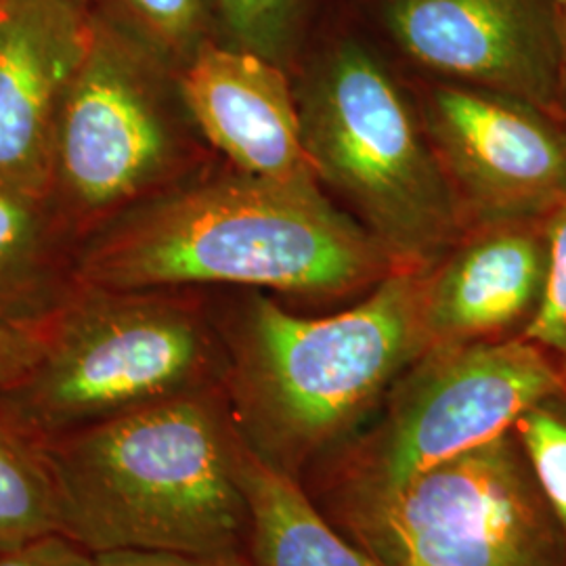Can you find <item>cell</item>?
Wrapping results in <instances>:
<instances>
[{
  "mask_svg": "<svg viewBox=\"0 0 566 566\" xmlns=\"http://www.w3.org/2000/svg\"><path fill=\"white\" fill-rule=\"evenodd\" d=\"M81 245L49 196L0 185V322L51 324L84 285Z\"/></svg>",
  "mask_w": 566,
  "mask_h": 566,
  "instance_id": "14",
  "label": "cell"
},
{
  "mask_svg": "<svg viewBox=\"0 0 566 566\" xmlns=\"http://www.w3.org/2000/svg\"><path fill=\"white\" fill-rule=\"evenodd\" d=\"M0 566H95V554L55 533L2 554Z\"/></svg>",
  "mask_w": 566,
  "mask_h": 566,
  "instance_id": "22",
  "label": "cell"
},
{
  "mask_svg": "<svg viewBox=\"0 0 566 566\" xmlns=\"http://www.w3.org/2000/svg\"><path fill=\"white\" fill-rule=\"evenodd\" d=\"M514 432L566 542V390L528 409Z\"/></svg>",
  "mask_w": 566,
  "mask_h": 566,
  "instance_id": "19",
  "label": "cell"
},
{
  "mask_svg": "<svg viewBox=\"0 0 566 566\" xmlns=\"http://www.w3.org/2000/svg\"><path fill=\"white\" fill-rule=\"evenodd\" d=\"M44 346V329L0 322V390L18 385L34 367Z\"/></svg>",
  "mask_w": 566,
  "mask_h": 566,
  "instance_id": "21",
  "label": "cell"
},
{
  "mask_svg": "<svg viewBox=\"0 0 566 566\" xmlns=\"http://www.w3.org/2000/svg\"><path fill=\"white\" fill-rule=\"evenodd\" d=\"M95 566H252L248 556H208L166 549H112L95 554Z\"/></svg>",
  "mask_w": 566,
  "mask_h": 566,
  "instance_id": "23",
  "label": "cell"
},
{
  "mask_svg": "<svg viewBox=\"0 0 566 566\" xmlns=\"http://www.w3.org/2000/svg\"><path fill=\"white\" fill-rule=\"evenodd\" d=\"M303 126L317 175L357 208L369 233L403 266L437 256L455 240L460 200L346 9L319 32Z\"/></svg>",
  "mask_w": 566,
  "mask_h": 566,
  "instance_id": "5",
  "label": "cell"
},
{
  "mask_svg": "<svg viewBox=\"0 0 566 566\" xmlns=\"http://www.w3.org/2000/svg\"><path fill=\"white\" fill-rule=\"evenodd\" d=\"M238 476L250 514L252 566H378L325 516L301 481L240 446Z\"/></svg>",
  "mask_w": 566,
  "mask_h": 566,
  "instance_id": "15",
  "label": "cell"
},
{
  "mask_svg": "<svg viewBox=\"0 0 566 566\" xmlns=\"http://www.w3.org/2000/svg\"><path fill=\"white\" fill-rule=\"evenodd\" d=\"M547 256L518 231H497L464 245L426 273L424 324L430 348L493 340L535 313Z\"/></svg>",
  "mask_w": 566,
  "mask_h": 566,
  "instance_id": "13",
  "label": "cell"
},
{
  "mask_svg": "<svg viewBox=\"0 0 566 566\" xmlns=\"http://www.w3.org/2000/svg\"><path fill=\"white\" fill-rule=\"evenodd\" d=\"M0 4H2V0H0Z\"/></svg>",
  "mask_w": 566,
  "mask_h": 566,
  "instance_id": "26",
  "label": "cell"
},
{
  "mask_svg": "<svg viewBox=\"0 0 566 566\" xmlns=\"http://www.w3.org/2000/svg\"><path fill=\"white\" fill-rule=\"evenodd\" d=\"M177 82L203 142L231 168L269 181L317 185L283 65L208 41L177 70Z\"/></svg>",
  "mask_w": 566,
  "mask_h": 566,
  "instance_id": "11",
  "label": "cell"
},
{
  "mask_svg": "<svg viewBox=\"0 0 566 566\" xmlns=\"http://www.w3.org/2000/svg\"><path fill=\"white\" fill-rule=\"evenodd\" d=\"M177 70L95 15L55 133L49 200L82 242L124 210L202 170ZM200 135V133H198Z\"/></svg>",
  "mask_w": 566,
  "mask_h": 566,
  "instance_id": "7",
  "label": "cell"
},
{
  "mask_svg": "<svg viewBox=\"0 0 566 566\" xmlns=\"http://www.w3.org/2000/svg\"><path fill=\"white\" fill-rule=\"evenodd\" d=\"M329 521L378 566H566L514 428Z\"/></svg>",
  "mask_w": 566,
  "mask_h": 566,
  "instance_id": "8",
  "label": "cell"
},
{
  "mask_svg": "<svg viewBox=\"0 0 566 566\" xmlns=\"http://www.w3.org/2000/svg\"><path fill=\"white\" fill-rule=\"evenodd\" d=\"M223 340L212 304L181 290L84 283L44 327V346L0 411L42 443L147 405L223 386Z\"/></svg>",
  "mask_w": 566,
  "mask_h": 566,
  "instance_id": "4",
  "label": "cell"
},
{
  "mask_svg": "<svg viewBox=\"0 0 566 566\" xmlns=\"http://www.w3.org/2000/svg\"><path fill=\"white\" fill-rule=\"evenodd\" d=\"M60 533V495L44 443L0 411V556Z\"/></svg>",
  "mask_w": 566,
  "mask_h": 566,
  "instance_id": "16",
  "label": "cell"
},
{
  "mask_svg": "<svg viewBox=\"0 0 566 566\" xmlns=\"http://www.w3.org/2000/svg\"><path fill=\"white\" fill-rule=\"evenodd\" d=\"M563 390L560 369L521 336L430 348L388 390L382 416L308 470L304 491L327 518L382 502Z\"/></svg>",
  "mask_w": 566,
  "mask_h": 566,
  "instance_id": "6",
  "label": "cell"
},
{
  "mask_svg": "<svg viewBox=\"0 0 566 566\" xmlns=\"http://www.w3.org/2000/svg\"><path fill=\"white\" fill-rule=\"evenodd\" d=\"M93 32L88 0H2L0 185L46 196L61 109Z\"/></svg>",
  "mask_w": 566,
  "mask_h": 566,
  "instance_id": "10",
  "label": "cell"
},
{
  "mask_svg": "<svg viewBox=\"0 0 566 566\" xmlns=\"http://www.w3.org/2000/svg\"><path fill=\"white\" fill-rule=\"evenodd\" d=\"M240 446L223 386L46 441L60 535L91 554L248 556Z\"/></svg>",
  "mask_w": 566,
  "mask_h": 566,
  "instance_id": "3",
  "label": "cell"
},
{
  "mask_svg": "<svg viewBox=\"0 0 566 566\" xmlns=\"http://www.w3.org/2000/svg\"><path fill=\"white\" fill-rule=\"evenodd\" d=\"M521 338L539 346L566 380V198L549 224L546 282Z\"/></svg>",
  "mask_w": 566,
  "mask_h": 566,
  "instance_id": "20",
  "label": "cell"
},
{
  "mask_svg": "<svg viewBox=\"0 0 566 566\" xmlns=\"http://www.w3.org/2000/svg\"><path fill=\"white\" fill-rule=\"evenodd\" d=\"M397 261L319 193L231 168H202L124 210L81 245V277L116 290L227 285L343 294Z\"/></svg>",
  "mask_w": 566,
  "mask_h": 566,
  "instance_id": "1",
  "label": "cell"
},
{
  "mask_svg": "<svg viewBox=\"0 0 566 566\" xmlns=\"http://www.w3.org/2000/svg\"><path fill=\"white\" fill-rule=\"evenodd\" d=\"M424 292L426 271L401 266L329 317L294 315L259 290L212 304L227 357L224 395L243 446L303 481L430 350Z\"/></svg>",
  "mask_w": 566,
  "mask_h": 566,
  "instance_id": "2",
  "label": "cell"
},
{
  "mask_svg": "<svg viewBox=\"0 0 566 566\" xmlns=\"http://www.w3.org/2000/svg\"><path fill=\"white\" fill-rule=\"evenodd\" d=\"M558 2H560V0H556V4H558Z\"/></svg>",
  "mask_w": 566,
  "mask_h": 566,
  "instance_id": "25",
  "label": "cell"
},
{
  "mask_svg": "<svg viewBox=\"0 0 566 566\" xmlns=\"http://www.w3.org/2000/svg\"><path fill=\"white\" fill-rule=\"evenodd\" d=\"M558 34H560V51L566 55V0H560L558 4Z\"/></svg>",
  "mask_w": 566,
  "mask_h": 566,
  "instance_id": "24",
  "label": "cell"
},
{
  "mask_svg": "<svg viewBox=\"0 0 566 566\" xmlns=\"http://www.w3.org/2000/svg\"><path fill=\"white\" fill-rule=\"evenodd\" d=\"M322 7L324 0H214L221 41L280 65L301 49Z\"/></svg>",
  "mask_w": 566,
  "mask_h": 566,
  "instance_id": "18",
  "label": "cell"
},
{
  "mask_svg": "<svg viewBox=\"0 0 566 566\" xmlns=\"http://www.w3.org/2000/svg\"><path fill=\"white\" fill-rule=\"evenodd\" d=\"M346 13L447 81L537 91L560 51L556 0H344Z\"/></svg>",
  "mask_w": 566,
  "mask_h": 566,
  "instance_id": "9",
  "label": "cell"
},
{
  "mask_svg": "<svg viewBox=\"0 0 566 566\" xmlns=\"http://www.w3.org/2000/svg\"><path fill=\"white\" fill-rule=\"evenodd\" d=\"M426 130L453 191L504 212L566 189V147L546 124L485 88L441 82L426 99Z\"/></svg>",
  "mask_w": 566,
  "mask_h": 566,
  "instance_id": "12",
  "label": "cell"
},
{
  "mask_svg": "<svg viewBox=\"0 0 566 566\" xmlns=\"http://www.w3.org/2000/svg\"><path fill=\"white\" fill-rule=\"evenodd\" d=\"M93 13L179 70L203 42L221 41L214 0H88Z\"/></svg>",
  "mask_w": 566,
  "mask_h": 566,
  "instance_id": "17",
  "label": "cell"
}]
</instances>
